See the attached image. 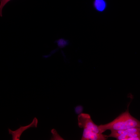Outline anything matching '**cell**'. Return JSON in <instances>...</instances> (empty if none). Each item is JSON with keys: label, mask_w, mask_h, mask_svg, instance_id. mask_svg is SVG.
<instances>
[{"label": "cell", "mask_w": 140, "mask_h": 140, "mask_svg": "<svg viewBox=\"0 0 140 140\" xmlns=\"http://www.w3.org/2000/svg\"><path fill=\"white\" fill-rule=\"evenodd\" d=\"M78 124L80 128H83L97 134L102 133L99 125L95 124L87 114L81 113L78 116Z\"/></svg>", "instance_id": "7a4b0ae2"}, {"label": "cell", "mask_w": 140, "mask_h": 140, "mask_svg": "<svg viewBox=\"0 0 140 140\" xmlns=\"http://www.w3.org/2000/svg\"><path fill=\"white\" fill-rule=\"evenodd\" d=\"M107 137H112L117 140H124L127 138L132 137H140V128L135 127L126 130L111 131Z\"/></svg>", "instance_id": "3957f363"}, {"label": "cell", "mask_w": 140, "mask_h": 140, "mask_svg": "<svg viewBox=\"0 0 140 140\" xmlns=\"http://www.w3.org/2000/svg\"><path fill=\"white\" fill-rule=\"evenodd\" d=\"M38 123V119L35 117L32 122L28 125L24 126H21L19 128L13 131L9 128V134L12 135V140H19L21 135L24 131L31 127L37 128Z\"/></svg>", "instance_id": "277c9868"}, {"label": "cell", "mask_w": 140, "mask_h": 140, "mask_svg": "<svg viewBox=\"0 0 140 140\" xmlns=\"http://www.w3.org/2000/svg\"><path fill=\"white\" fill-rule=\"evenodd\" d=\"M107 135L102 134H97L83 129L82 140H104L107 139Z\"/></svg>", "instance_id": "5b68a950"}, {"label": "cell", "mask_w": 140, "mask_h": 140, "mask_svg": "<svg viewBox=\"0 0 140 140\" xmlns=\"http://www.w3.org/2000/svg\"><path fill=\"white\" fill-rule=\"evenodd\" d=\"M124 140H140V137H132L127 138Z\"/></svg>", "instance_id": "8fae6325"}, {"label": "cell", "mask_w": 140, "mask_h": 140, "mask_svg": "<svg viewBox=\"0 0 140 140\" xmlns=\"http://www.w3.org/2000/svg\"><path fill=\"white\" fill-rule=\"evenodd\" d=\"M102 133L107 130H123L135 128H140V121L132 116L128 109L111 122L99 125Z\"/></svg>", "instance_id": "6da1fadb"}, {"label": "cell", "mask_w": 140, "mask_h": 140, "mask_svg": "<svg viewBox=\"0 0 140 140\" xmlns=\"http://www.w3.org/2000/svg\"><path fill=\"white\" fill-rule=\"evenodd\" d=\"M82 107L81 106H77L75 109L76 112L78 114L80 113L82 110Z\"/></svg>", "instance_id": "30bf717a"}, {"label": "cell", "mask_w": 140, "mask_h": 140, "mask_svg": "<svg viewBox=\"0 0 140 140\" xmlns=\"http://www.w3.org/2000/svg\"><path fill=\"white\" fill-rule=\"evenodd\" d=\"M55 42L57 43L58 45L60 48H63L67 45V42L62 39L57 40Z\"/></svg>", "instance_id": "52a82bcc"}, {"label": "cell", "mask_w": 140, "mask_h": 140, "mask_svg": "<svg viewBox=\"0 0 140 140\" xmlns=\"http://www.w3.org/2000/svg\"><path fill=\"white\" fill-rule=\"evenodd\" d=\"M11 0H0V16L2 17V10L4 6Z\"/></svg>", "instance_id": "ba28073f"}, {"label": "cell", "mask_w": 140, "mask_h": 140, "mask_svg": "<svg viewBox=\"0 0 140 140\" xmlns=\"http://www.w3.org/2000/svg\"><path fill=\"white\" fill-rule=\"evenodd\" d=\"M53 134V137L51 138L52 140L59 139L60 138V137L58 134L55 129H53L51 131Z\"/></svg>", "instance_id": "9c48e42d"}, {"label": "cell", "mask_w": 140, "mask_h": 140, "mask_svg": "<svg viewBox=\"0 0 140 140\" xmlns=\"http://www.w3.org/2000/svg\"><path fill=\"white\" fill-rule=\"evenodd\" d=\"M93 5L96 10L102 11L105 9L106 4L104 0H94Z\"/></svg>", "instance_id": "8992f818"}]
</instances>
